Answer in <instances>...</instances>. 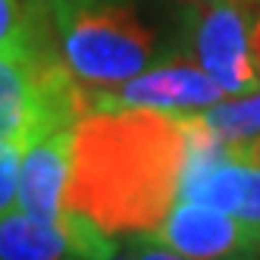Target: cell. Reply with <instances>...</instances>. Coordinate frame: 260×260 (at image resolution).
Returning <instances> with one entry per match:
<instances>
[{"instance_id": "cell-8", "label": "cell", "mask_w": 260, "mask_h": 260, "mask_svg": "<svg viewBox=\"0 0 260 260\" xmlns=\"http://www.w3.org/2000/svg\"><path fill=\"white\" fill-rule=\"evenodd\" d=\"M72 144H76V125H63L35 138L25 147L19 173V201H16L19 210L44 219H60L69 210L66 188L72 173Z\"/></svg>"}, {"instance_id": "cell-12", "label": "cell", "mask_w": 260, "mask_h": 260, "mask_svg": "<svg viewBox=\"0 0 260 260\" xmlns=\"http://www.w3.org/2000/svg\"><path fill=\"white\" fill-rule=\"evenodd\" d=\"M135 260H188V257L176 254L173 248L160 245V241H154V238H144V245L135 251Z\"/></svg>"}, {"instance_id": "cell-5", "label": "cell", "mask_w": 260, "mask_h": 260, "mask_svg": "<svg viewBox=\"0 0 260 260\" xmlns=\"http://www.w3.org/2000/svg\"><path fill=\"white\" fill-rule=\"evenodd\" d=\"M113 254L110 232L79 210L44 219L16 207L0 216V260H107Z\"/></svg>"}, {"instance_id": "cell-15", "label": "cell", "mask_w": 260, "mask_h": 260, "mask_svg": "<svg viewBox=\"0 0 260 260\" xmlns=\"http://www.w3.org/2000/svg\"><path fill=\"white\" fill-rule=\"evenodd\" d=\"M107 260H135V254H132V257H122V254H113V257H107Z\"/></svg>"}, {"instance_id": "cell-7", "label": "cell", "mask_w": 260, "mask_h": 260, "mask_svg": "<svg viewBox=\"0 0 260 260\" xmlns=\"http://www.w3.org/2000/svg\"><path fill=\"white\" fill-rule=\"evenodd\" d=\"M222 88L198 63L151 66L119 88H101L88 94V110H166V113H201L216 107Z\"/></svg>"}, {"instance_id": "cell-1", "label": "cell", "mask_w": 260, "mask_h": 260, "mask_svg": "<svg viewBox=\"0 0 260 260\" xmlns=\"http://www.w3.org/2000/svg\"><path fill=\"white\" fill-rule=\"evenodd\" d=\"M198 113L88 110L76 122L66 207L110 235L151 238L182 201Z\"/></svg>"}, {"instance_id": "cell-9", "label": "cell", "mask_w": 260, "mask_h": 260, "mask_svg": "<svg viewBox=\"0 0 260 260\" xmlns=\"http://www.w3.org/2000/svg\"><path fill=\"white\" fill-rule=\"evenodd\" d=\"M204 122L219 138H251L260 135V94L251 101H232L216 104L210 110H201Z\"/></svg>"}, {"instance_id": "cell-13", "label": "cell", "mask_w": 260, "mask_h": 260, "mask_svg": "<svg viewBox=\"0 0 260 260\" xmlns=\"http://www.w3.org/2000/svg\"><path fill=\"white\" fill-rule=\"evenodd\" d=\"M191 4H254V0H191Z\"/></svg>"}, {"instance_id": "cell-10", "label": "cell", "mask_w": 260, "mask_h": 260, "mask_svg": "<svg viewBox=\"0 0 260 260\" xmlns=\"http://www.w3.org/2000/svg\"><path fill=\"white\" fill-rule=\"evenodd\" d=\"M22 154H25V144L0 141V216L16 210V201H19Z\"/></svg>"}, {"instance_id": "cell-6", "label": "cell", "mask_w": 260, "mask_h": 260, "mask_svg": "<svg viewBox=\"0 0 260 260\" xmlns=\"http://www.w3.org/2000/svg\"><path fill=\"white\" fill-rule=\"evenodd\" d=\"M151 238L188 260H260L257 222L198 201H179Z\"/></svg>"}, {"instance_id": "cell-3", "label": "cell", "mask_w": 260, "mask_h": 260, "mask_svg": "<svg viewBox=\"0 0 260 260\" xmlns=\"http://www.w3.org/2000/svg\"><path fill=\"white\" fill-rule=\"evenodd\" d=\"M88 113V91L38 44L0 47V141L31 144Z\"/></svg>"}, {"instance_id": "cell-11", "label": "cell", "mask_w": 260, "mask_h": 260, "mask_svg": "<svg viewBox=\"0 0 260 260\" xmlns=\"http://www.w3.org/2000/svg\"><path fill=\"white\" fill-rule=\"evenodd\" d=\"M35 41L28 10L19 0H0V47H19Z\"/></svg>"}, {"instance_id": "cell-14", "label": "cell", "mask_w": 260, "mask_h": 260, "mask_svg": "<svg viewBox=\"0 0 260 260\" xmlns=\"http://www.w3.org/2000/svg\"><path fill=\"white\" fill-rule=\"evenodd\" d=\"M28 4H31V7H41V10H53L60 0H28Z\"/></svg>"}, {"instance_id": "cell-4", "label": "cell", "mask_w": 260, "mask_h": 260, "mask_svg": "<svg viewBox=\"0 0 260 260\" xmlns=\"http://www.w3.org/2000/svg\"><path fill=\"white\" fill-rule=\"evenodd\" d=\"M248 4H194L191 50L194 63L222 88L226 98L260 91V69L251 50Z\"/></svg>"}, {"instance_id": "cell-2", "label": "cell", "mask_w": 260, "mask_h": 260, "mask_svg": "<svg viewBox=\"0 0 260 260\" xmlns=\"http://www.w3.org/2000/svg\"><path fill=\"white\" fill-rule=\"evenodd\" d=\"M63 63L85 88H119L157 63V31L122 0H60Z\"/></svg>"}]
</instances>
